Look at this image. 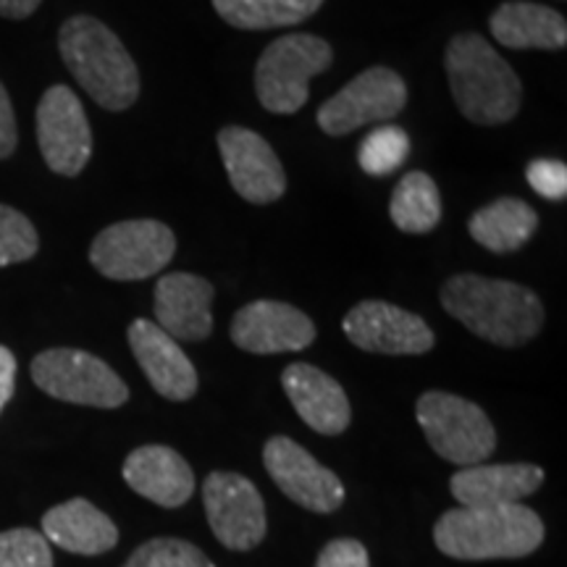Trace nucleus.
Returning a JSON list of instances; mask_svg holds the SVG:
<instances>
[{
	"instance_id": "f257e3e1",
	"label": "nucleus",
	"mask_w": 567,
	"mask_h": 567,
	"mask_svg": "<svg viewBox=\"0 0 567 567\" xmlns=\"http://www.w3.org/2000/svg\"><path fill=\"white\" fill-rule=\"evenodd\" d=\"M442 305L467 331L496 347L528 344L544 326V305L528 287L478 274L452 276Z\"/></svg>"
},
{
	"instance_id": "f03ea898",
	"label": "nucleus",
	"mask_w": 567,
	"mask_h": 567,
	"mask_svg": "<svg viewBox=\"0 0 567 567\" xmlns=\"http://www.w3.org/2000/svg\"><path fill=\"white\" fill-rule=\"evenodd\" d=\"M452 97L467 122L481 126L507 124L520 111V76L494 51L492 42L476 32L450 40L444 53Z\"/></svg>"
},
{
	"instance_id": "7ed1b4c3",
	"label": "nucleus",
	"mask_w": 567,
	"mask_h": 567,
	"mask_svg": "<svg viewBox=\"0 0 567 567\" xmlns=\"http://www.w3.org/2000/svg\"><path fill=\"white\" fill-rule=\"evenodd\" d=\"M59 51L80 87L105 111L137 103L140 71L124 42L95 17H71L59 32Z\"/></svg>"
},
{
	"instance_id": "20e7f679",
	"label": "nucleus",
	"mask_w": 567,
	"mask_h": 567,
	"mask_svg": "<svg viewBox=\"0 0 567 567\" xmlns=\"http://www.w3.org/2000/svg\"><path fill=\"white\" fill-rule=\"evenodd\" d=\"M434 542L455 559H517L542 547L544 523L526 505L455 507L439 517Z\"/></svg>"
},
{
	"instance_id": "39448f33",
	"label": "nucleus",
	"mask_w": 567,
	"mask_h": 567,
	"mask_svg": "<svg viewBox=\"0 0 567 567\" xmlns=\"http://www.w3.org/2000/svg\"><path fill=\"white\" fill-rule=\"evenodd\" d=\"M334 51L318 34H284L266 48L255 66V92L266 111L292 116L308 103L310 80L323 74Z\"/></svg>"
},
{
	"instance_id": "423d86ee",
	"label": "nucleus",
	"mask_w": 567,
	"mask_h": 567,
	"mask_svg": "<svg viewBox=\"0 0 567 567\" xmlns=\"http://www.w3.org/2000/svg\"><path fill=\"white\" fill-rule=\"evenodd\" d=\"M415 415L431 450L452 465H481L494 455L496 431L476 402L450 392H425Z\"/></svg>"
},
{
	"instance_id": "0eeeda50",
	"label": "nucleus",
	"mask_w": 567,
	"mask_h": 567,
	"mask_svg": "<svg viewBox=\"0 0 567 567\" xmlns=\"http://www.w3.org/2000/svg\"><path fill=\"white\" fill-rule=\"evenodd\" d=\"M32 381L53 400L87 405L101 410H116L130 400V386L122 375L95 354L71 347L40 352L32 360Z\"/></svg>"
},
{
	"instance_id": "6e6552de",
	"label": "nucleus",
	"mask_w": 567,
	"mask_h": 567,
	"mask_svg": "<svg viewBox=\"0 0 567 567\" xmlns=\"http://www.w3.org/2000/svg\"><path fill=\"white\" fill-rule=\"evenodd\" d=\"M176 237L166 224L132 218L105 226L92 239L90 264L113 281H142L163 271L174 260Z\"/></svg>"
},
{
	"instance_id": "1a4fd4ad",
	"label": "nucleus",
	"mask_w": 567,
	"mask_h": 567,
	"mask_svg": "<svg viewBox=\"0 0 567 567\" xmlns=\"http://www.w3.org/2000/svg\"><path fill=\"white\" fill-rule=\"evenodd\" d=\"M408 105V84L394 69L371 66L318 109V126L329 137H344L368 124L389 122Z\"/></svg>"
},
{
	"instance_id": "9d476101",
	"label": "nucleus",
	"mask_w": 567,
	"mask_h": 567,
	"mask_svg": "<svg viewBox=\"0 0 567 567\" xmlns=\"http://www.w3.org/2000/svg\"><path fill=\"white\" fill-rule=\"evenodd\" d=\"M203 505L213 536L226 549L250 551L264 544L266 502L250 478L224 471L210 473L203 484Z\"/></svg>"
},
{
	"instance_id": "9b49d317",
	"label": "nucleus",
	"mask_w": 567,
	"mask_h": 567,
	"mask_svg": "<svg viewBox=\"0 0 567 567\" xmlns=\"http://www.w3.org/2000/svg\"><path fill=\"white\" fill-rule=\"evenodd\" d=\"M38 145L53 174L80 176L92 155V130L84 105L66 84L45 90L38 105Z\"/></svg>"
},
{
	"instance_id": "f8f14e48",
	"label": "nucleus",
	"mask_w": 567,
	"mask_h": 567,
	"mask_svg": "<svg viewBox=\"0 0 567 567\" xmlns=\"http://www.w3.org/2000/svg\"><path fill=\"white\" fill-rule=\"evenodd\" d=\"M264 465L274 484L295 505L329 515L344 505V484L334 471L318 463L305 446L289 436H274L264 446Z\"/></svg>"
},
{
	"instance_id": "ddd939ff",
	"label": "nucleus",
	"mask_w": 567,
	"mask_h": 567,
	"mask_svg": "<svg viewBox=\"0 0 567 567\" xmlns=\"http://www.w3.org/2000/svg\"><path fill=\"white\" fill-rule=\"evenodd\" d=\"M342 326L354 347L375 354H425L436 344L421 316L384 300L358 302Z\"/></svg>"
},
{
	"instance_id": "4468645a",
	"label": "nucleus",
	"mask_w": 567,
	"mask_h": 567,
	"mask_svg": "<svg viewBox=\"0 0 567 567\" xmlns=\"http://www.w3.org/2000/svg\"><path fill=\"white\" fill-rule=\"evenodd\" d=\"M218 151L234 193L243 200L268 205L287 193V174L279 155L258 132L245 126H226L218 132Z\"/></svg>"
},
{
	"instance_id": "2eb2a0df",
	"label": "nucleus",
	"mask_w": 567,
	"mask_h": 567,
	"mask_svg": "<svg viewBox=\"0 0 567 567\" xmlns=\"http://www.w3.org/2000/svg\"><path fill=\"white\" fill-rule=\"evenodd\" d=\"M231 342L252 354L300 352L316 342V323L289 302L255 300L234 313Z\"/></svg>"
},
{
	"instance_id": "dca6fc26",
	"label": "nucleus",
	"mask_w": 567,
	"mask_h": 567,
	"mask_svg": "<svg viewBox=\"0 0 567 567\" xmlns=\"http://www.w3.org/2000/svg\"><path fill=\"white\" fill-rule=\"evenodd\" d=\"M130 347L155 392L172 402L193 400L197 392V371L193 360L158 323L137 318L130 326Z\"/></svg>"
},
{
	"instance_id": "f3484780",
	"label": "nucleus",
	"mask_w": 567,
	"mask_h": 567,
	"mask_svg": "<svg viewBox=\"0 0 567 567\" xmlns=\"http://www.w3.org/2000/svg\"><path fill=\"white\" fill-rule=\"evenodd\" d=\"M213 284L203 276L176 271L155 284V318L176 342H203L213 334Z\"/></svg>"
},
{
	"instance_id": "a211bd4d",
	"label": "nucleus",
	"mask_w": 567,
	"mask_h": 567,
	"mask_svg": "<svg viewBox=\"0 0 567 567\" xmlns=\"http://www.w3.org/2000/svg\"><path fill=\"white\" fill-rule=\"evenodd\" d=\"M281 386L305 425L323 436L344 434L352 421V408L342 384L321 368L292 363L284 368Z\"/></svg>"
},
{
	"instance_id": "6ab92c4d",
	"label": "nucleus",
	"mask_w": 567,
	"mask_h": 567,
	"mask_svg": "<svg viewBox=\"0 0 567 567\" xmlns=\"http://www.w3.org/2000/svg\"><path fill=\"white\" fill-rule=\"evenodd\" d=\"M122 473L132 492L161 507H182L195 494L193 467L172 446H137L124 460Z\"/></svg>"
},
{
	"instance_id": "aec40b11",
	"label": "nucleus",
	"mask_w": 567,
	"mask_h": 567,
	"mask_svg": "<svg viewBox=\"0 0 567 567\" xmlns=\"http://www.w3.org/2000/svg\"><path fill=\"white\" fill-rule=\"evenodd\" d=\"M544 484L538 465H471L450 478V492L460 507H505L536 494Z\"/></svg>"
},
{
	"instance_id": "412c9836",
	"label": "nucleus",
	"mask_w": 567,
	"mask_h": 567,
	"mask_svg": "<svg viewBox=\"0 0 567 567\" xmlns=\"http://www.w3.org/2000/svg\"><path fill=\"white\" fill-rule=\"evenodd\" d=\"M42 536L48 544L84 557L105 555L118 544L116 523L87 499H69L48 509L42 517Z\"/></svg>"
},
{
	"instance_id": "4be33fe9",
	"label": "nucleus",
	"mask_w": 567,
	"mask_h": 567,
	"mask_svg": "<svg viewBox=\"0 0 567 567\" xmlns=\"http://www.w3.org/2000/svg\"><path fill=\"white\" fill-rule=\"evenodd\" d=\"M494 40L513 51H563L567 45V21L549 6L530 0H509L488 19Z\"/></svg>"
},
{
	"instance_id": "5701e85b",
	"label": "nucleus",
	"mask_w": 567,
	"mask_h": 567,
	"mask_svg": "<svg viewBox=\"0 0 567 567\" xmlns=\"http://www.w3.org/2000/svg\"><path fill=\"white\" fill-rule=\"evenodd\" d=\"M538 229V216L526 200L499 197L471 216L467 231L481 247L496 255L515 252L530 243Z\"/></svg>"
},
{
	"instance_id": "b1692460",
	"label": "nucleus",
	"mask_w": 567,
	"mask_h": 567,
	"mask_svg": "<svg viewBox=\"0 0 567 567\" xmlns=\"http://www.w3.org/2000/svg\"><path fill=\"white\" fill-rule=\"evenodd\" d=\"M323 0H213V9L226 24L245 32L279 30L302 24L321 9Z\"/></svg>"
},
{
	"instance_id": "393cba45",
	"label": "nucleus",
	"mask_w": 567,
	"mask_h": 567,
	"mask_svg": "<svg viewBox=\"0 0 567 567\" xmlns=\"http://www.w3.org/2000/svg\"><path fill=\"white\" fill-rule=\"evenodd\" d=\"M389 216L405 234H429L442 221V195L425 172H410L396 182Z\"/></svg>"
},
{
	"instance_id": "a878e982",
	"label": "nucleus",
	"mask_w": 567,
	"mask_h": 567,
	"mask_svg": "<svg viewBox=\"0 0 567 567\" xmlns=\"http://www.w3.org/2000/svg\"><path fill=\"white\" fill-rule=\"evenodd\" d=\"M410 155V137L402 126L384 124L368 132L358 147V163L368 176L394 174Z\"/></svg>"
},
{
	"instance_id": "bb28decb",
	"label": "nucleus",
	"mask_w": 567,
	"mask_h": 567,
	"mask_svg": "<svg viewBox=\"0 0 567 567\" xmlns=\"http://www.w3.org/2000/svg\"><path fill=\"white\" fill-rule=\"evenodd\" d=\"M122 567H216L200 547L184 538H151Z\"/></svg>"
},
{
	"instance_id": "cd10ccee",
	"label": "nucleus",
	"mask_w": 567,
	"mask_h": 567,
	"mask_svg": "<svg viewBox=\"0 0 567 567\" xmlns=\"http://www.w3.org/2000/svg\"><path fill=\"white\" fill-rule=\"evenodd\" d=\"M40 237L30 218L0 203V268L24 264L38 255Z\"/></svg>"
},
{
	"instance_id": "c85d7f7f",
	"label": "nucleus",
	"mask_w": 567,
	"mask_h": 567,
	"mask_svg": "<svg viewBox=\"0 0 567 567\" xmlns=\"http://www.w3.org/2000/svg\"><path fill=\"white\" fill-rule=\"evenodd\" d=\"M0 567H53L48 538L32 528H11L0 534Z\"/></svg>"
},
{
	"instance_id": "c756f323",
	"label": "nucleus",
	"mask_w": 567,
	"mask_h": 567,
	"mask_svg": "<svg viewBox=\"0 0 567 567\" xmlns=\"http://www.w3.org/2000/svg\"><path fill=\"white\" fill-rule=\"evenodd\" d=\"M526 179L530 184V189H534L536 195H542L544 200L559 203L567 197V166L563 161H530L526 168Z\"/></svg>"
},
{
	"instance_id": "7c9ffc66",
	"label": "nucleus",
	"mask_w": 567,
	"mask_h": 567,
	"mask_svg": "<svg viewBox=\"0 0 567 567\" xmlns=\"http://www.w3.org/2000/svg\"><path fill=\"white\" fill-rule=\"evenodd\" d=\"M316 567H371V559L358 538H334L321 549Z\"/></svg>"
},
{
	"instance_id": "2f4dec72",
	"label": "nucleus",
	"mask_w": 567,
	"mask_h": 567,
	"mask_svg": "<svg viewBox=\"0 0 567 567\" xmlns=\"http://www.w3.org/2000/svg\"><path fill=\"white\" fill-rule=\"evenodd\" d=\"M19 145V130L17 116H13V105L9 92L0 84V161L9 158Z\"/></svg>"
},
{
	"instance_id": "473e14b6",
	"label": "nucleus",
	"mask_w": 567,
	"mask_h": 567,
	"mask_svg": "<svg viewBox=\"0 0 567 567\" xmlns=\"http://www.w3.org/2000/svg\"><path fill=\"white\" fill-rule=\"evenodd\" d=\"M13 386H17V358L9 347L0 344V413L11 402Z\"/></svg>"
},
{
	"instance_id": "72a5a7b5",
	"label": "nucleus",
	"mask_w": 567,
	"mask_h": 567,
	"mask_svg": "<svg viewBox=\"0 0 567 567\" xmlns=\"http://www.w3.org/2000/svg\"><path fill=\"white\" fill-rule=\"evenodd\" d=\"M42 0H0V17L3 19H27L40 9Z\"/></svg>"
}]
</instances>
